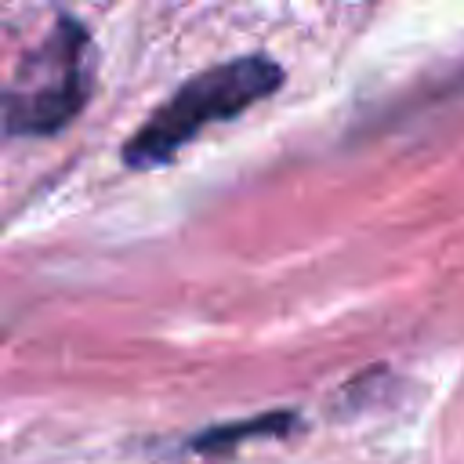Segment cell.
<instances>
[{
	"instance_id": "1",
	"label": "cell",
	"mask_w": 464,
	"mask_h": 464,
	"mask_svg": "<svg viewBox=\"0 0 464 464\" xmlns=\"http://www.w3.org/2000/svg\"><path fill=\"white\" fill-rule=\"evenodd\" d=\"M283 83V65L268 54H243L218 62L188 76L123 145V163L134 170H152L174 160L203 127L236 120L254 102L276 94Z\"/></svg>"
},
{
	"instance_id": "2",
	"label": "cell",
	"mask_w": 464,
	"mask_h": 464,
	"mask_svg": "<svg viewBox=\"0 0 464 464\" xmlns=\"http://www.w3.org/2000/svg\"><path fill=\"white\" fill-rule=\"evenodd\" d=\"M91 98V33L62 14L51 36L29 51L4 94V127L11 138L58 134Z\"/></svg>"
},
{
	"instance_id": "3",
	"label": "cell",
	"mask_w": 464,
	"mask_h": 464,
	"mask_svg": "<svg viewBox=\"0 0 464 464\" xmlns=\"http://www.w3.org/2000/svg\"><path fill=\"white\" fill-rule=\"evenodd\" d=\"M290 428H297V413L294 410H276V413H261L250 417L243 424H218L207 431H196V439H188V450L199 453H228L232 446L246 442V439H283Z\"/></svg>"
}]
</instances>
